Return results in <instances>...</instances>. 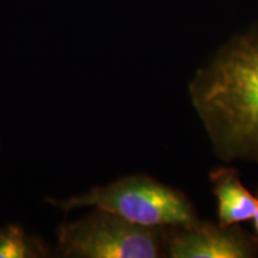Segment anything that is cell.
Wrapping results in <instances>:
<instances>
[{
  "label": "cell",
  "instance_id": "cell-4",
  "mask_svg": "<svg viewBox=\"0 0 258 258\" xmlns=\"http://www.w3.org/2000/svg\"><path fill=\"white\" fill-rule=\"evenodd\" d=\"M165 252L170 258H254L258 238L240 225L199 219L190 225L166 227Z\"/></svg>",
  "mask_w": 258,
  "mask_h": 258
},
{
  "label": "cell",
  "instance_id": "cell-5",
  "mask_svg": "<svg viewBox=\"0 0 258 258\" xmlns=\"http://www.w3.org/2000/svg\"><path fill=\"white\" fill-rule=\"evenodd\" d=\"M209 183L217 200L218 222L224 226L240 225L252 220L257 211L256 195H252L241 182L233 167L221 166L211 171Z\"/></svg>",
  "mask_w": 258,
  "mask_h": 258
},
{
  "label": "cell",
  "instance_id": "cell-2",
  "mask_svg": "<svg viewBox=\"0 0 258 258\" xmlns=\"http://www.w3.org/2000/svg\"><path fill=\"white\" fill-rule=\"evenodd\" d=\"M63 212L92 207L109 211L147 227L185 226L199 220V213L184 191L152 176L137 173L64 200L46 198Z\"/></svg>",
  "mask_w": 258,
  "mask_h": 258
},
{
  "label": "cell",
  "instance_id": "cell-7",
  "mask_svg": "<svg viewBox=\"0 0 258 258\" xmlns=\"http://www.w3.org/2000/svg\"><path fill=\"white\" fill-rule=\"evenodd\" d=\"M256 199H257V211L254 213L252 220H253V230H254V235L258 238V188H257V194H256Z\"/></svg>",
  "mask_w": 258,
  "mask_h": 258
},
{
  "label": "cell",
  "instance_id": "cell-6",
  "mask_svg": "<svg viewBox=\"0 0 258 258\" xmlns=\"http://www.w3.org/2000/svg\"><path fill=\"white\" fill-rule=\"evenodd\" d=\"M55 251L36 234L28 233L22 226H0V258H49Z\"/></svg>",
  "mask_w": 258,
  "mask_h": 258
},
{
  "label": "cell",
  "instance_id": "cell-1",
  "mask_svg": "<svg viewBox=\"0 0 258 258\" xmlns=\"http://www.w3.org/2000/svg\"><path fill=\"white\" fill-rule=\"evenodd\" d=\"M190 102L226 163H258V30L237 35L196 71Z\"/></svg>",
  "mask_w": 258,
  "mask_h": 258
},
{
  "label": "cell",
  "instance_id": "cell-3",
  "mask_svg": "<svg viewBox=\"0 0 258 258\" xmlns=\"http://www.w3.org/2000/svg\"><path fill=\"white\" fill-rule=\"evenodd\" d=\"M166 227L138 225L105 209L93 208L85 217L64 221L57 228L56 257L161 258Z\"/></svg>",
  "mask_w": 258,
  "mask_h": 258
}]
</instances>
